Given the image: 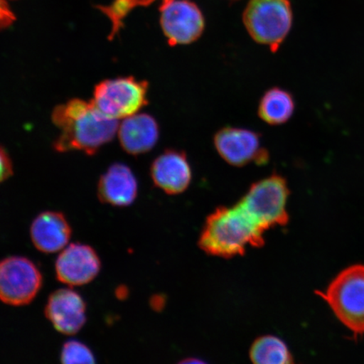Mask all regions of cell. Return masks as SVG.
<instances>
[{"instance_id":"6da1fadb","label":"cell","mask_w":364,"mask_h":364,"mask_svg":"<svg viewBox=\"0 0 364 364\" xmlns=\"http://www.w3.org/2000/svg\"><path fill=\"white\" fill-rule=\"evenodd\" d=\"M53 122L61 131L54 147L59 152L80 150L94 154L117 133L118 121L105 116L92 101L74 99L59 105Z\"/></svg>"},{"instance_id":"7a4b0ae2","label":"cell","mask_w":364,"mask_h":364,"mask_svg":"<svg viewBox=\"0 0 364 364\" xmlns=\"http://www.w3.org/2000/svg\"><path fill=\"white\" fill-rule=\"evenodd\" d=\"M263 232L250 220L239 205L220 208L208 218L199 245L211 256H241L247 247L264 244Z\"/></svg>"},{"instance_id":"3957f363","label":"cell","mask_w":364,"mask_h":364,"mask_svg":"<svg viewBox=\"0 0 364 364\" xmlns=\"http://www.w3.org/2000/svg\"><path fill=\"white\" fill-rule=\"evenodd\" d=\"M317 294L354 336L364 334V265L357 264L346 268L327 287L325 293L318 291Z\"/></svg>"},{"instance_id":"277c9868","label":"cell","mask_w":364,"mask_h":364,"mask_svg":"<svg viewBox=\"0 0 364 364\" xmlns=\"http://www.w3.org/2000/svg\"><path fill=\"white\" fill-rule=\"evenodd\" d=\"M289 196L284 177L273 175L253 184L238 205L264 233L288 223L286 207Z\"/></svg>"},{"instance_id":"5b68a950","label":"cell","mask_w":364,"mask_h":364,"mask_svg":"<svg viewBox=\"0 0 364 364\" xmlns=\"http://www.w3.org/2000/svg\"><path fill=\"white\" fill-rule=\"evenodd\" d=\"M245 28L257 43L277 51L293 23L289 0H250L243 14Z\"/></svg>"},{"instance_id":"8992f818","label":"cell","mask_w":364,"mask_h":364,"mask_svg":"<svg viewBox=\"0 0 364 364\" xmlns=\"http://www.w3.org/2000/svg\"><path fill=\"white\" fill-rule=\"evenodd\" d=\"M148 86L133 77L105 80L95 87L92 102L105 116L124 119L147 105Z\"/></svg>"},{"instance_id":"52a82bcc","label":"cell","mask_w":364,"mask_h":364,"mask_svg":"<svg viewBox=\"0 0 364 364\" xmlns=\"http://www.w3.org/2000/svg\"><path fill=\"white\" fill-rule=\"evenodd\" d=\"M43 284L42 273L29 259L11 257L0 262V300L13 306L30 304Z\"/></svg>"},{"instance_id":"ba28073f","label":"cell","mask_w":364,"mask_h":364,"mask_svg":"<svg viewBox=\"0 0 364 364\" xmlns=\"http://www.w3.org/2000/svg\"><path fill=\"white\" fill-rule=\"evenodd\" d=\"M161 24L171 46L194 43L202 36L205 26L201 11L188 0H164Z\"/></svg>"},{"instance_id":"9c48e42d","label":"cell","mask_w":364,"mask_h":364,"mask_svg":"<svg viewBox=\"0 0 364 364\" xmlns=\"http://www.w3.org/2000/svg\"><path fill=\"white\" fill-rule=\"evenodd\" d=\"M213 142L220 156L232 166H244L252 162L264 165L269 159L262 147L260 136L253 131L224 127L215 134Z\"/></svg>"},{"instance_id":"30bf717a","label":"cell","mask_w":364,"mask_h":364,"mask_svg":"<svg viewBox=\"0 0 364 364\" xmlns=\"http://www.w3.org/2000/svg\"><path fill=\"white\" fill-rule=\"evenodd\" d=\"M101 267V260L95 250L83 244L66 247L55 264L58 281L73 287L90 284L97 277Z\"/></svg>"},{"instance_id":"8fae6325","label":"cell","mask_w":364,"mask_h":364,"mask_svg":"<svg viewBox=\"0 0 364 364\" xmlns=\"http://www.w3.org/2000/svg\"><path fill=\"white\" fill-rule=\"evenodd\" d=\"M45 314L56 331L65 335H75L85 324L86 304L75 291L58 289L49 296Z\"/></svg>"},{"instance_id":"7c38bea8","label":"cell","mask_w":364,"mask_h":364,"mask_svg":"<svg viewBox=\"0 0 364 364\" xmlns=\"http://www.w3.org/2000/svg\"><path fill=\"white\" fill-rule=\"evenodd\" d=\"M154 185L168 194L183 193L192 181V170L183 152L169 149L159 156L151 166Z\"/></svg>"},{"instance_id":"4fadbf2b","label":"cell","mask_w":364,"mask_h":364,"mask_svg":"<svg viewBox=\"0 0 364 364\" xmlns=\"http://www.w3.org/2000/svg\"><path fill=\"white\" fill-rule=\"evenodd\" d=\"M71 235L70 223L59 212H43L31 226V240L35 247L43 253L52 254L65 249Z\"/></svg>"},{"instance_id":"5bb4252c","label":"cell","mask_w":364,"mask_h":364,"mask_svg":"<svg viewBox=\"0 0 364 364\" xmlns=\"http://www.w3.org/2000/svg\"><path fill=\"white\" fill-rule=\"evenodd\" d=\"M138 183L134 173L122 164H115L100 179L98 197L102 203L127 207L134 202Z\"/></svg>"},{"instance_id":"9a60e30c","label":"cell","mask_w":364,"mask_h":364,"mask_svg":"<svg viewBox=\"0 0 364 364\" xmlns=\"http://www.w3.org/2000/svg\"><path fill=\"white\" fill-rule=\"evenodd\" d=\"M117 133L122 149L133 156L151 150L159 134L157 122L148 114H134L124 118Z\"/></svg>"},{"instance_id":"2e32d148","label":"cell","mask_w":364,"mask_h":364,"mask_svg":"<svg viewBox=\"0 0 364 364\" xmlns=\"http://www.w3.org/2000/svg\"><path fill=\"white\" fill-rule=\"evenodd\" d=\"M294 108L292 95L288 91L276 87L264 94L259 104L258 114L267 124L280 125L290 119Z\"/></svg>"},{"instance_id":"e0dca14e","label":"cell","mask_w":364,"mask_h":364,"mask_svg":"<svg viewBox=\"0 0 364 364\" xmlns=\"http://www.w3.org/2000/svg\"><path fill=\"white\" fill-rule=\"evenodd\" d=\"M250 357L257 364L292 363L293 357L283 341L276 336H267L258 338L250 348Z\"/></svg>"},{"instance_id":"ac0fdd59","label":"cell","mask_w":364,"mask_h":364,"mask_svg":"<svg viewBox=\"0 0 364 364\" xmlns=\"http://www.w3.org/2000/svg\"><path fill=\"white\" fill-rule=\"evenodd\" d=\"M154 0H115L111 6L102 7L101 10L106 14L112 21V28L110 39L117 33L122 27V21L134 8L138 6H147Z\"/></svg>"},{"instance_id":"d6986e66","label":"cell","mask_w":364,"mask_h":364,"mask_svg":"<svg viewBox=\"0 0 364 364\" xmlns=\"http://www.w3.org/2000/svg\"><path fill=\"white\" fill-rule=\"evenodd\" d=\"M61 362L63 364H93L95 356L90 349L77 341H68L62 348Z\"/></svg>"},{"instance_id":"ffe728a7","label":"cell","mask_w":364,"mask_h":364,"mask_svg":"<svg viewBox=\"0 0 364 364\" xmlns=\"http://www.w3.org/2000/svg\"><path fill=\"white\" fill-rule=\"evenodd\" d=\"M13 174L10 158L2 148H0V183L7 180Z\"/></svg>"},{"instance_id":"44dd1931","label":"cell","mask_w":364,"mask_h":364,"mask_svg":"<svg viewBox=\"0 0 364 364\" xmlns=\"http://www.w3.org/2000/svg\"><path fill=\"white\" fill-rule=\"evenodd\" d=\"M14 21H15V16L6 0H0V30L10 26Z\"/></svg>"}]
</instances>
